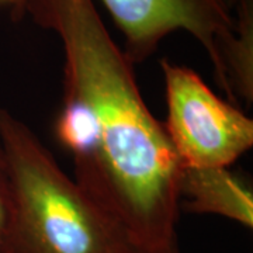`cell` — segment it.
I'll return each instance as SVG.
<instances>
[{
	"mask_svg": "<svg viewBox=\"0 0 253 253\" xmlns=\"http://www.w3.org/2000/svg\"><path fill=\"white\" fill-rule=\"evenodd\" d=\"M170 253H180V252H179V249H176V251H173V252H170Z\"/></svg>",
	"mask_w": 253,
	"mask_h": 253,
	"instance_id": "30bf717a",
	"label": "cell"
},
{
	"mask_svg": "<svg viewBox=\"0 0 253 253\" xmlns=\"http://www.w3.org/2000/svg\"><path fill=\"white\" fill-rule=\"evenodd\" d=\"M26 14L59 37L65 93L90 114V145L73 161V180L142 251L179 249V158L139 93L134 63L113 41L93 0H27Z\"/></svg>",
	"mask_w": 253,
	"mask_h": 253,
	"instance_id": "6da1fadb",
	"label": "cell"
},
{
	"mask_svg": "<svg viewBox=\"0 0 253 253\" xmlns=\"http://www.w3.org/2000/svg\"><path fill=\"white\" fill-rule=\"evenodd\" d=\"M0 3L1 4H11L14 17L20 18L23 17V11H24V6H26L27 0H0Z\"/></svg>",
	"mask_w": 253,
	"mask_h": 253,
	"instance_id": "ba28073f",
	"label": "cell"
},
{
	"mask_svg": "<svg viewBox=\"0 0 253 253\" xmlns=\"http://www.w3.org/2000/svg\"><path fill=\"white\" fill-rule=\"evenodd\" d=\"M168 120L181 168H228L253 145V121L219 99L190 68L162 61Z\"/></svg>",
	"mask_w": 253,
	"mask_h": 253,
	"instance_id": "3957f363",
	"label": "cell"
},
{
	"mask_svg": "<svg viewBox=\"0 0 253 253\" xmlns=\"http://www.w3.org/2000/svg\"><path fill=\"white\" fill-rule=\"evenodd\" d=\"M10 217V181L3 149L0 145V253H4Z\"/></svg>",
	"mask_w": 253,
	"mask_h": 253,
	"instance_id": "52a82bcc",
	"label": "cell"
},
{
	"mask_svg": "<svg viewBox=\"0 0 253 253\" xmlns=\"http://www.w3.org/2000/svg\"><path fill=\"white\" fill-rule=\"evenodd\" d=\"M0 145L10 181L4 253H148L4 109Z\"/></svg>",
	"mask_w": 253,
	"mask_h": 253,
	"instance_id": "7a4b0ae2",
	"label": "cell"
},
{
	"mask_svg": "<svg viewBox=\"0 0 253 253\" xmlns=\"http://www.w3.org/2000/svg\"><path fill=\"white\" fill-rule=\"evenodd\" d=\"M180 204L194 214H215L253 226V193L226 168H181Z\"/></svg>",
	"mask_w": 253,
	"mask_h": 253,
	"instance_id": "5b68a950",
	"label": "cell"
},
{
	"mask_svg": "<svg viewBox=\"0 0 253 253\" xmlns=\"http://www.w3.org/2000/svg\"><path fill=\"white\" fill-rule=\"evenodd\" d=\"M241 0H224V3L226 4V7L229 10H232V9H235V6L239 3Z\"/></svg>",
	"mask_w": 253,
	"mask_h": 253,
	"instance_id": "9c48e42d",
	"label": "cell"
},
{
	"mask_svg": "<svg viewBox=\"0 0 253 253\" xmlns=\"http://www.w3.org/2000/svg\"><path fill=\"white\" fill-rule=\"evenodd\" d=\"M234 34L222 49L221 61L232 100H253V0H241L235 6Z\"/></svg>",
	"mask_w": 253,
	"mask_h": 253,
	"instance_id": "8992f818",
	"label": "cell"
},
{
	"mask_svg": "<svg viewBox=\"0 0 253 253\" xmlns=\"http://www.w3.org/2000/svg\"><path fill=\"white\" fill-rule=\"evenodd\" d=\"M126 40L124 54L142 62L165 37L183 30L207 52L214 75L228 99L221 54L234 34V17L224 0H101Z\"/></svg>",
	"mask_w": 253,
	"mask_h": 253,
	"instance_id": "277c9868",
	"label": "cell"
}]
</instances>
